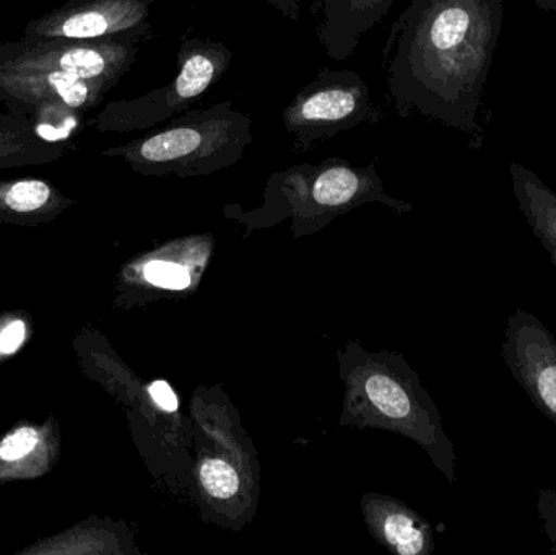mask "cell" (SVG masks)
<instances>
[{
  "instance_id": "7a4b0ae2",
  "label": "cell",
  "mask_w": 556,
  "mask_h": 555,
  "mask_svg": "<svg viewBox=\"0 0 556 555\" xmlns=\"http://www.w3.org/2000/svg\"><path fill=\"white\" fill-rule=\"evenodd\" d=\"M253 140V119L224 101L185 111L160 129L103 150V155L124 160L142 175H205L240 162Z\"/></svg>"
},
{
  "instance_id": "30bf717a",
  "label": "cell",
  "mask_w": 556,
  "mask_h": 555,
  "mask_svg": "<svg viewBox=\"0 0 556 555\" xmlns=\"http://www.w3.org/2000/svg\"><path fill=\"white\" fill-rule=\"evenodd\" d=\"M61 455V426L54 414L41 424L20 420L0 436V485L45 478Z\"/></svg>"
},
{
  "instance_id": "52a82bcc",
  "label": "cell",
  "mask_w": 556,
  "mask_h": 555,
  "mask_svg": "<svg viewBox=\"0 0 556 555\" xmlns=\"http://www.w3.org/2000/svg\"><path fill=\"white\" fill-rule=\"evenodd\" d=\"M502 355L532 404L556 427V339L551 329L516 308L506 321Z\"/></svg>"
},
{
  "instance_id": "cb8c5ba5",
  "label": "cell",
  "mask_w": 556,
  "mask_h": 555,
  "mask_svg": "<svg viewBox=\"0 0 556 555\" xmlns=\"http://www.w3.org/2000/svg\"><path fill=\"white\" fill-rule=\"evenodd\" d=\"M539 9L556 12V0H532Z\"/></svg>"
},
{
  "instance_id": "8992f818",
  "label": "cell",
  "mask_w": 556,
  "mask_h": 555,
  "mask_svg": "<svg viewBox=\"0 0 556 555\" xmlns=\"http://www.w3.org/2000/svg\"><path fill=\"white\" fill-rule=\"evenodd\" d=\"M152 7L153 0H67L26 23L23 38L94 41L146 31L153 29Z\"/></svg>"
},
{
  "instance_id": "44dd1931",
  "label": "cell",
  "mask_w": 556,
  "mask_h": 555,
  "mask_svg": "<svg viewBox=\"0 0 556 555\" xmlns=\"http://www.w3.org/2000/svg\"><path fill=\"white\" fill-rule=\"evenodd\" d=\"M539 518L544 524V533L552 544V553L556 555V492L552 489L538 491Z\"/></svg>"
},
{
  "instance_id": "7402d4cb",
  "label": "cell",
  "mask_w": 556,
  "mask_h": 555,
  "mask_svg": "<svg viewBox=\"0 0 556 555\" xmlns=\"http://www.w3.org/2000/svg\"><path fill=\"white\" fill-rule=\"evenodd\" d=\"M149 391L152 400L155 401L162 409L168 411V413L178 409V398L173 393L172 388H169L166 381H155V383L150 387Z\"/></svg>"
},
{
  "instance_id": "9a60e30c",
  "label": "cell",
  "mask_w": 556,
  "mask_h": 555,
  "mask_svg": "<svg viewBox=\"0 0 556 555\" xmlns=\"http://www.w3.org/2000/svg\"><path fill=\"white\" fill-rule=\"evenodd\" d=\"M84 114L58 98L38 101L20 117L29 121L35 133L48 142L71 146L84 126Z\"/></svg>"
},
{
  "instance_id": "e0dca14e",
  "label": "cell",
  "mask_w": 556,
  "mask_h": 555,
  "mask_svg": "<svg viewBox=\"0 0 556 555\" xmlns=\"http://www.w3.org/2000/svg\"><path fill=\"white\" fill-rule=\"evenodd\" d=\"M33 318L25 310L0 313V364L18 354L31 338Z\"/></svg>"
},
{
  "instance_id": "8fae6325",
  "label": "cell",
  "mask_w": 556,
  "mask_h": 555,
  "mask_svg": "<svg viewBox=\"0 0 556 555\" xmlns=\"http://www.w3.org/2000/svg\"><path fill=\"white\" fill-rule=\"evenodd\" d=\"M395 0H311L319 45L332 61H346L391 12Z\"/></svg>"
},
{
  "instance_id": "3957f363",
  "label": "cell",
  "mask_w": 556,
  "mask_h": 555,
  "mask_svg": "<svg viewBox=\"0 0 556 555\" xmlns=\"http://www.w3.org/2000/svg\"><path fill=\"white\" fill-rule=\"evenodd\" d=\"M233 52L225 42L185 35L178 49V74L165 87L134 100L111 101L91 121L103 134L149 130L188 111L230 67Z\"/></svg>"
},
{
  "instance_id": "ba28073f",
  "label": "cell",
  "mask_w": 556,
  "mask_h": 555,
  "mask_svg": "<svg viewBox=\"0 0 556 555\" xmlns=\"http://www.w3.org/2000/svg\"><path fill=\"white\" fill-rule=\"evenodd\" d=\"M273 191L293 194L301 204L319 209H342L355 204L363 195L379 194L381 182L376 163L355 168L345 159H327L319 165H300L277 173Z\"/></svg>"
},
{
  "instance_id": "ffe728a7",
  "label": "cell",
  "mask_w": 556,
  "mask_h": 555,
  "mask_svg": "<svg viewBox=\"0 0 556 555\" xmlns=\"http://www.w3.org/2000/svg\"><path fill=\"white\" fill-rule=\"evenodd\" d=\"M143 276L152 286L182 290L191 283L188 269L168 261H152L143 267Z\"/></svg>"
},
{
  "instance_id": "2e32d148",
  "label": "cell",
  "mask_w": 556,
  "mask_h": 555,
  "mask_svg": "<svg viewBox=\"0 0 556 555\" xmlns=\"http://www.w3.org/2000/svg\"><path fill=\"white\" fill-rule=\"evenodd\" d=\"M366 393L371 403L392 419H407L412 416V400L407 391L391 378L375 375L366 381Z\"/></svg>"
},
{
  "instance_id": "603a6c76",
  "label": "cell",
  "mask_w": 556,
  "mask_h": 555,
  "mask_svg": "<svg viewBox=\"0 0 556 555\" xmlns=\"http://www.w3.org/2000/svg\"><path fill=\"white\" fill-rule=\"evenodd\" d=\"M263 2L270 3L288 20L294 22V20L300 18V0H263Z\"/></svg>"
},
{
  "instance_id": "277c9868",
  "label": "cell",
  "mask_w": 556,
  "mask_h": 555,
  "mask_svg": "<svg viewBox=\"0 0 556 555\" xmlns=\"http://www.w3.org/2000/svg\"><path fill=\"white\" fill-rule=\"evenodd\" d=\"M382 116L362 75L323 67L294 94L281 119L293 136L294 152H307L319 140L332 139L359 124L379 123Z\"/></svg>"
},
{
  "instance_id": "4fadbf2b",
  "label": "cell",
  "mask_w": 556,
  "mask_h": 555,
  "mask_svg": "<svg viewBox=\"0 0 556 555\" xmlns=\"http://www.w3.org/2000/svg\"><path fill=\"white\" fill-rule=\"evenodd\" d=\"M513 192L532 234L541 240L556 267V192L521 163H511Z\"/></svg>"
},
{
  "instance_id": "6da1fadb",
  "label": "cell",
  "mask_w": 556,
  "mask_h": 555,
  "mask_svg": "<svg viewBox=\"0 0 556 555\" xmlns=\"http://www.w3.org/2000/svg\"><path fill=\"white\" fill-rule=\"evenodd\" d=\"M503 22V0H412L382 51L395 113L438 121L482 149L483 94Z\"/></svg>"
},
{
  "instance_id": "9c48e42d",
  "label": "cell",
  "mask_w": 556,
  "mask_h": 555,
  "mask_svg": "<svg viewBox=\"0 0 556 555\" xmlns=\"http://www.w3.org/2000/svg\"><path fill=\"white\" fill-rule=\"evenodd\" d=\"M110 90L113 87L103 81L85 80L72 75L0 68V101L7 104L10 114L18 117L33 104L51 98L87 113L100 106Z\"/></svg>"
},
{
  "instance_id": "5b68a950",
  "label": "cell",
  "mask_w": 556,
  "mask_h": 555,
  "mask_svg": "<svg viewBox=\"0 0 556 555\" xmlns=\"http://www.w3.org/2000/svg\"><path fill=\"white\" fill-rule=\"evenodd\" d=\"M152 29L78 41V39H28L0 42L2 71H38L103 81L116 87L139 58Z\"/></svg>"
},
{
  "instance_id": "ac0fdd59",
  "label": "cell",
  "mask_w": 556,
  "mask_h": 555,
  "mask_svg": "<svg viewBox=\"0 0 556 555\" xmlns=\"http://www.w3.org/2000/svg\"><path fill=\"white\" fill-rule=\"evenodd\" d=\"M384 534L391 546L402 555H417L427 547L425 528L418 527L408 515H389L384 524Z\"/></svg>"
},
{
  "instance_id": "5bb4252c",
  "label": "cell",
  "mask_w": 556,
  "mask_h": 555,
  "mask_svg": "<svg viewBox=\"0 0 556 555\" xmlns=\"http://www.w3.org/2000/svg\"><path fill=\"white\" fill-rule=\"evenodd\" d=\"M65 150L41 139L25 117L0 113V169L48 165L61 160Z\"/></svg>"
},
{
  "instance_id": "d6986e66",
  "label": "cell",
  "mask_w": 556,
  "mask_h": 555,
  "mask_svg": "<svg viewBox=\"0 0 556 555\" xmlns=\"http://www.w3.org/2000/svg\"><path fill=\"white\" fill-rule=\"evenodd\" d=\"M201 481L205 491L215 499H230L240 489L237 471L222 459H208L202 465Z\"/></svg>"
},
{
  "instance_id": "7c38bea8",
  "label": "cell",
  "mask_w": 556,
  "mask_h": 555,
  "mask_svg": "<svg viewBox=\"0 0 556 555\" xmlns=\"http://www.w3.org/2000/svg\"><path fill=\"white\" fill-rule=\"evenodd\" d=\"M74 205V199L46 179H0V224L39 227L58 220Z\"/></svg>"
}]
</instances>
